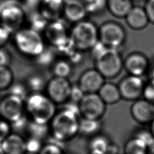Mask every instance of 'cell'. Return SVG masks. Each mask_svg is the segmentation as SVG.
I'll return each instance as SVG.
<instances>
[{"mask_svg":"<svg viewBox=\"0 0 154 154\" xmlns=\"http://www.w3.org/2000/svg\"><path fill=\"white\" fill-rule=\"evenodd\" d=\"M80 116L63 106L49 123V137L66 144L78 135Z\"/></svg>","mask_w":154,"mask_h":154,"instance_id":"cell-1","label":"cell"},{"mask_svg":"<svg viewBox=\"0 0 154 154\" xmlns=\"http://www.w3.org/2000/svg\"><path fill=\"white\" fill-rule=\"evenodd\" d=\"M95 68L105 79L117 77L123 68V60L119 49L105 46L99 41L91 48Z\"/></svg>","mask_w":154,"mask_h":154,"instance_id":"cell-2","label":"cell"},{"mask_svg":"<svg viewBox=\"0 0 154 154\" xmlns=\"http://www.w3.org/2000/svg\"><path fill=\"white\" fill-rule=\"evenodd\" d=\"M25 114L36 123L49 124L56 113L55 105L44 92L29 93L25 100Z\"/></svg>","mask_w":154,"mask_h":154,"instance_id":"cell-3","label":"cell"},{"mask_svg":"<svg viewBox=\"0 0 154 154\" xmlns=\"http://www.w3.org/2000/svg\"><path fill=\"white\" fill-rule=\"evenodd\" d=\"M13 42L22 55L34 58L46 48L42 34L27 26H23L13 34Z\"/></svg>","mask_w":154,"mask_h":154,"instance_id":"cell-4","label":"cell"},{"mask_svg":"<svg viewBox=\"0 0 154 154\" xmlns=\"http://www.w3.org/2000/svg\"><path fill=\"white\" fill-rule=\"evenodd\" d=\"M69 37L77 50L82 52L90 51L99 41L98 28L93 22L84 19L73 23Z\"/></svg>","mask_w":154,"mask_h":154,"instance_id":"cell-5","label":"cell"},{"mask_svg":"<svg viewBox=\"0 0 154 154\" xmlns=\"http://www.w3.org/2000/svg\"><path fill=\"white\" fill-rule=\"evenodd\" d=\"M27 14L16 0H7L0 4V25L12 34L24 26Z\"/></svg>","mask_w":154,"mask_h":154,"instance_id":"cell-6","label":"cell"},{"mask_svg":"<svg viewBox=\"0 0 154 154\" xmlns=\"http://www.w3.org/2000/svg\"><path fill=\"white\" fill-rule=\"evenodd\" d=\"M99 41L105 46L119 49L126 40V31L122 25L115 21H106L98 28Z\"/></svg>","mask_w":154,"mask_h":154,"instance_id":"cell-7","label":"cell"},{"mask_svg":"<svg viewBox=\"0 0 154 154\" xmlns=\"http://www.w3.org/2000/svg\"><path fill=\"white\" fill-rule=\"evenodd\" d=\"M70 29L66 22L62 18L49 21L42 32V35L46 43L50 46L57 48L69 40Z\"/></svg>","mask_w":154,"mask_h":154,"instance_id":"cell-8","label":"cell"},{"mask_svg":"<svg viewBox=\"0 0 154 154\" xmlns=\"http://www.w3.org/2000/svg\"><path fill=\"white\" fill-rule=\"evenodd\" d=\"M72 84L69 78L53 76L47 81L45 93L57 105L69 100Z\"/></svg>","mask_w":154,"mask_h":154,"instance_id":"cell-9","label":"cell"},{"mask_svg":"<svg viewBox=\"0 0 154 154\" xmlns=\"http://www.w3.org/2000/svg\"><path fill=\"white\" fill-rule=\"evenodd\" d=\"M78 106L80 117L90 119H102L106 109V105L97 93H85Z\"/></svg>","mask_w":154,"mask_h":154,"instance_id":"cell-10","label":"cell"},{"mask_svg":"<svg viewBox=\"0 0 154 154\" xmlns=\"http://www.w3.org/2000/svg\"><path fill=\"white\" fill-rule=\"evenodd\" d=\"M25 114V100L8 93L0 99V117L11 123Z\"/></svg>","mask_w":154,"mask_h":154,"instance_id":"cell-11","label":"cell"},{"mask_svg":"<svg viewBox=\"0 0 154 154\" xmlns=\"http://www.w3.org/2000/svg\"><path fill=\"white\" fill-rule=\"evenodd\" d=\"M145 84L142 77L128 75L120 81L117 85L122 99L134 102L143 96Z\"/></svg>","mask_w":154,"mask_h":154,"instance_id":"cell-12","label":"cell"},{"mask_svg":"<svg viewBox=\"0 0 154 154\" xmlns=\"http://www.w3.org/2000/svg\"><path fill=\"white\" fill-rule=\"evenodd\" d=\"M130 114L134 121L141 125H149L154 119V104L144 98L133 102Z\"/></svg>","mask_w":154,"mask_h":154,"instance_id":"cell-13","label":"cell"},{"mask_svg":"<svg viewBox=\"0 0 154 154\" xmlns=\"http://www.w3.org/2000/svg\"><path fill=\"white\" fill-rule=\"evenodd\" d=\"M105 79L96 68L88 69L80 75L77 84L85 94L97 93Z\"/></svg>","mask_w":154,"mask_h":154,"instance_id":"cell-14","label":"cell"},{"mask_svg":"<svg viewBox=\"0 0 154 154\" xmlns=\"http://www.w3.org/2000/svg\"><path fill=\"white\" fill-rule=\"evenodd\" d=\"M123 68L128 75L142 77L149 70V61L141 52H132L123 60Z\"/></svg>","mask_w":154,"mask_h":154,"instance_id":"cell-15","label":"cell"},{"mask_svg":"<svg viewBox=\"0 0 154 154\" xmlns=\"http://www.w3.org/2000/svg\"><path fill=\"white\" fill-rule=\"evenodd\" d=\"M66 0H40L37 10L49 22L62 18Z\"/></svg>","mask_w":154,"mask_h":154,"instance_id":"cell-16","label":"cell"},{"mask_svg":"<svg viewBox=\"0 0 154 154\" xmlns=\"http://www.w3.org/2000/svg\"><path fill=\"white\" fill-rule=\"evenodd\" d=\"M88 14L85 4L80 0L66 1L63 16L65 20L73 24L85 19Z\"/></svg>","mask_w":154,"mask_h":154,"instance_id":"cell-17","label":"cell"},{"mask_svg":"<svg viewBox=\"0 0 154 154\" xmlns=\"http://www.w3.org/2000/svg\"><path fill=\"white\" fill-rule=\"evenodd\" d=\"M2 154H24L25 138L22 134L12 132L1 142Z\"/></svg>","mask_w":154,"mask_h":154,"instance_id":"cell-18","label":"cell"},{"mask_svg":"<svg viewBox=\"0 0 154 154\" xmlns=\"http://www.w3.org/2000/svg\"><path fill=\"white\" fill-rule=\"evenodd\" d=\"M128 26L134 30L144 29L150 23L144 7L134 6L125 17Z\"/></svg>","mask_w":154,"mask_h":154,"instance_id":"cell-19","label":"cell"},{"mask_svg":"<svg viewBox=\"0 0 154 154\" xmlns=\"http://www.w3.org/2000/svg\"><path fill=\"white\" fill-rule=\"evenodd\" d=\"M87 140V152H93L99 154H106L112 143L109 137L102 132Z\"/></svg>","mask_w":154,"mask_h":154,"instance_id":"cell-20","label":"cell"},{"mask_svg":"<svg viewBox=\"0 0 154 154\" xmlns=\"http://www.w3.org/2000/svg\"><path fill=\"white\" fill-rule=\"evenodd\" d=\"M103 122L102 119H90L81 117L79 123L78 135L89 138L102 132Z\"/></svg>","mask_w":154,"mask_h":154,"instance_id":"cell-21","label":"cell"},{"mask_svg":"<svg viewBox=\"0 0 154 154\" xmlns=\"http://www.w3.org/2000/svg\"><path fill=\"white\" fill-rule=\"evenodd\" d=\"M97 94L106 105H114L122 99L118 85L111 82H105Z\"/></svg>","mask_w":154,"mask_h":154,"instance_id":"cell-22","label":"cell"},{"mask_svg":"<svg viewBox=\"0 0 154 154\" xmlns=\"http://www.w3.org/2000/svg\"><path fill=\"white\" fill-rule=\"evenodd\" d=\"M133 7L132 0H106V7L109 13L118 18H125Z\"/></svg>","mask_w":154,"mask_h":154,"instance_id":"cell-23","label":"cell"},{"mask_svg":"<svg viewBox=\"0 0 154 154\" xmlns=\"http://www.w3.org/2000/svg\"><path fill=\"white\" fill-rule=\"evenodd\" d=\"M149 146L138 137L131 136L124 143L123 154H147Z\"/></svg>","mask_w":154,"mask_h":154,"instance_id":"cell-24","label":"cell"},{"mask_svg":"<svg viewBox=\"0 0 154 154\" xmlns=\"http://www.w3.org/2000/svg\"><path fill=\"white\" fill-rule=\"evenodd\" d=\"M47 81L42 74L34 73L26 77L24 83L29 93H41L45 91Z\"/></svg>","mask_w":154,"mask_h":154,"instance_id":"cell-25","label":"cell"},{"mask_svg":"<svg viewBox=\"0 0 154 154\" xmlns=\"http://www.w3.org/2000/svg\"><path fill=\"white\" fill-rule=\"evenodd\" d=\"M25 133L27 136L33 137L44 141L49 135V124H42L29 120Z\"/></svg>","mask_w":154,"mask_h":154,"instance_id":"cell-26","label":"cell"},{"mask_svg":"<svg viewBox=\"0 0 154 154\" xmlns=\"http://www.w3.org/2000/svg\"><path fill=\"white\" fill-rule=\"evenodd\" d=\"M51 67L54 76L68 78L72 72V64L64 58L55 60Z\"/></svg>","mask_w":154,"mask_h":154,"instance_id":"cell-27","label":"cell"},{"mask_svg":"<svg viewBox=\"0 0 154 154\" xmlns=\"http://www.w3.org/2000/svg\"><path fill=\"white\" fill-rule=\"evenodd\" d=\"M65 145L49 136L38 154H64Z\"/></svg>","mask_w":154,"mask_h":154,"instance_id":"cell-28","label":"cell"},{"mask_svg":"<svg viewBox=\"0 0 154 154\" xmlns=\"http://www.w3.org/2000/svg\"><path fill=\"white\" fill-rule=\"evenodd\" d=\"M26 22L28 23V27L42 34L49 23V21L37 10L36 12L31 13L30 16L27 17Z\"/></svg>","mask_w":154,"mask_h":154,"instance_id":"cell-29","label":"cell"},{"mask_svg":"<svg viewBox=\"0 0 154 154\" xmlns=\"http://www.w3.org/2000/svg\"><path fill=\"white\" fill-rule=\"evenodd\" d=\"M14 82V74L9 66H0V91L8 90Z\"/></svg>","mask_w":154,"mask_h":154,"instance_id":"cell-30","label":"cell"},{"mask_svg":"<svg viewBox=\"0 0 154 154\" xmlns=\"http://www.w3.org/2000/svg\"><path fill=\"white\" fill-rule=\"evenodd\" d=\"M55 54L56 52L54 48L51 47V48H48L46 47L45 50L34 59L36 61L37 63L41 66H51L55 60Z\"/></svg>","mask_w":154,"mask_h":154,"instance_id":"cell-31","label":"cell"},{"mask_svg":"<svg viewBox=\"0 0 154 154\" xmlns=\"http://www.w3.org/2000/svg\"><path fill=\"white\" fill-rule=\"evenodd\" d=\"M8 90V93L14 95L23 100L26 99V98L29 94V92L26 86L25 85L24 82H13L11 84V85L9 87Z\"/></svg>","mask_w":154,"mask_h":154,"instance_id":"cell-32","label":"cell"},{"mask_svg":"<svg viewBox=\"0 0 154 154\" xmlns=\"http://www.w3.org/2000/svg\"><path fill=\"white\" fill-rule=\"evenodd\" d=\"M45 141L39 138L27 136L25 138L26 152L38 154L40 151Z\"/></svg>","mask_w":154,"mask_h":154,"instance_id":"cell-33","label":"cell"},{"mask_svg":"<svg viewBox=\"0 0 154 154\" xmlns=\"http://www.w3.org/2000/svg\"><path fill=\"white\" fill-rule=\"evenodd\" d=\"M132 136H134L139 138L144 141L149 147H150L154 143V138L152 137L149 128H137L134 130Z\"/></svg>","mask_w":154,"mask_h":154,"instance_id":"cell-34","label":"cell"},{"mask_svg":"<svg viewBox=\"0 0 154 154\" xmlns=\"http://www.w3.org/2000/svg\"><path fill=\"white\" fill-rule=\"evenodd\" d=\"M83 2L88 13H95L106 7V0H84Z\"/></svg>","mask_w":154,"mask_h":154,"instance_id":"cell-35","label":"cell"},{"mask_svg":"<svg viewBox=\"0 0 154 154\" xmlns=\"http://www.w3.org/2000/svg\"><path fill=\"white\" fill-rule=\"evenodd\" d=\"M10 123L0 117V143L12 132Z\"/></svg>","mask_w":154,"mask_h":154,"instance_id":"cell-36","label":"cell"},{"mask_svg":"<svg viewBox=\"0 0 154 154\" xmlns=\"http://www.w3.org/2000/svg\"><path fill=\"white\" fill-rule=\"evenodd\" d=\"M85 93L80 88V87L76 84V85H72L69 100L78 103L83 97Z\"/></svg>","mask_w":154,"mask_h":154,"instance_id":"cell-37","label":"cell"},{"mask_svg":"<svg viewBox=\"0 0 154 154\" xmlns=\"http://www.w3.org/2000/svg\"><path fill=\"white\" fill-rule=\"evenodd\" d=\"M142 96L144 99L154 104V84L150 82L146 83Z\"/></svg>","mask_w":154,"mask_h":154,"instance_id":"cell-38","label":"cell"},{"mask_svg":"<svg viewBox=\"0 0 154 154\" xmlns=\"http://www.w3.org/2000/svg\"><path fill=\"white\" fill-rule=\"evenodd\" d=\"M13 34L5 27L0 25V48L5 46L10 40Z\"/></svg>","mask_w":154,"mask_h":154,"instance_id":"cell-39","label":"cell"},{"mask_svg":"<svg viewBox=\"0 0 154 154\" xmlns=\"http://www.w3.org/2000/svg\"><path fill=\"white\" fill-rule=\"evenodd\" d=\"M144 8L149 22L154 24V0H146Z\"/></svg>","mask_w":154,"mask_h":154,"instance_id":"cell-40","label":"cell"},{"mask_svg":"<svg viewBox=\"0 0 154 154\" xmlns=\"http://www.w3.org/2000/svg\"><path fill=\"white\" fill-rule=\"evenodd\" d=\"M11 60L9 52L4 47L0 48V66H8Z\"/></svg>","mask_w":154,"mask_h":154,"instance_id":"cell-41","label":"cell"},{"mask_svg":"<svg viewBox=\"0 0 154 154\" xmlns=\"http://www.w3.org/2000/svg\"><path fill=\"white\" fill-rule=\"evenodd\" d=\"M149 82L154 84V64L150 68L149 71Z\"/></svg>","mask_w":154,"mask_h":154,"instance_id":"cell-42","label":"cell"},{"mask_svg":"<svg viewBox=\"0 0 154 154\" xmlns=\"http://www.w3.org/2000/svg\"><path fill=\"white\" fill-rule=\"evenodd\" d=\"M149 129L154 138V119L149 124Z\"/></svg>","mask_w":154,"mask_h":154,"instance_id":"cell-43","label":"cell"},{"mask_svg":"<svg viewBox=\"0 0 154 154\" xmlns=\"http://www.w3.org/2000/svg\"><path fill=\"white\" fill-rule=\"evenodd\" d=\"M147 154H154V143L150 147H149Z\"/></svg>","mask_w":154,"mask_h":154,"instance_id":"cell-44","label":"cell"},{"mask_svg":"<svg viewBox=\"0 0 154 154\" xmlns=\"http://www.w3.org/2000/svg\"><path fill=\"white\" fill-rule=\"evenodd\" d=\"M64 154H78V153H75V152H68V151H66L65 152V153Z\"/></svg>","mask_w":154,"mask_h":154,"instance_id":"cell-45","label":"cell"},{"mask_svg":"<svg viewBox=\"0 0 154 154\" xmlns=\"http://www.w3.org/2000/svg\"><path fill=\"white\" fill-rule=\"evenodd\" d=\"M87 154H99L95 152H87Z\"/></svg>","mask_w":154,"mask_h":154,"instance_id":"cell-46","label":"cell"},{"mask_svg":"<svg viewBox=\"0 0 154 154\" xmlns=\"http://www.w3.org/2000/svg\"><path fill=\"white\" fill-rule=\"evenodd\" d=\"M17 1H18V2H26L27 0H16Z\"/></svg>","mask_w":154,"mask_h":154,"instance_id":"cell-47","label":"cell"},{"mask_svg":"<svg viewBox=\"0 0 154 154\" xmlns=\"http://www.w3.org/2000/svg\"><path fill=\"white\" fill-rule=\"evenodd\" d=\"M106 154H119V153H107Z\"/></svg>","mask_w":154,"mask_h":154,"instance_id":"cell-48","label":"cell"},{"mask_svg":"<svg viewBox=\"0 0 154 154\" xmlns=\"http://www.w3.org/2000/svg\"><path fill=\"white\" fill-rule=\"evenodd\" d=\"M24 154H34V153H29V152H25Z\"/></svg>","mask_w":154,"mask_h":154,"instance_id":"cell-49","label":"cell"},{"mask_svg":"<svg viewBox=\"0 0 154 154\" xmlns=\"http://www.w3.org/2000/svg\"><path fill=\"white\" fill-rule=\"evenodd\" d=\"M0 154H1V153H0Z\"/></svg>","mask_w":154,"mask_h":154,"instance_id":"cell-50","label":"cell"}]
</instances>
